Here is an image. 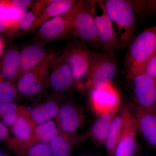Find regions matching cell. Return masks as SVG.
Here are the masks:
<instances>
[{
	"instance_id": "obj_1",
	"label": "cell",
	"mask_w": 156,
	"mask_h": 156,
	"mask_svg": "<svg viewBox=\"0 0 156 156\" xmlns=\"http://www.w3.org/2000/svg\"><path fill=\"white\" fill-rule=\"evenodd\" d=\"M109 18L111 20L119 46L129 41L134 30L136 14L129 1H102Z\"/></svg>"
},
{
	"instance_id": "obj_2",
	"label": "cell",
	"mask_w": 156,
	"mask_h": 156,
	"mask_svg": "<svg viewBox=\"0 0 156 156\" xmlns=\"http://www.w3.org/2000/svg\"><path fill=\"white\" fill-rule=\"evenodd\" d=\"M156 50V26L146 29L134 39L127 54L129 78L141 72L146 62Z\"/></svg>"
},
{
	"instance_id": "obj_3",
	"label": "cell",
	"mask_w": 156,
	"mask_h": 156,
	"mask_svg": "<svg viewBox=\"0 0 156 156\" xmlns=\"http://www.w3.org/2000/svg\"><path fill=\"white\" fill-rule=\"evenodd\" d=\"M94 53L80 47L67 48L62 54L74 80L76 89H90L91 71Z\"/></svg>"
},
{
	"instance_id": "obj_4",
	"label": "cell",
	"mask_w": 156,
	"mask_h": 156,
	"mask_svg": "<svg viewBox=\"0 0 156 156\" xmlns=\"http://www.w3.org/2000/svg\"><path fill=\"white\" fill-rule=\"evenodd\" d=\"M57 55L54 52H50L38 65L20 76L16 85L18 93L26 97L41 94L48 85L51 65Z\"/></svg>"
},
{
	"instance_id": "obj_5",
	"label": "cell",
	"mask_w": 156,
	"mask_h": 156,
	"mask_svg": "<svg viewBox=\"0 0 156 156\" xmlns=\"http://www.w3.org/2000/svg\"><path fill=\"white\" fill-rule=\"evenodd\" d=\"M87 8L94 19L96 33L101 47L106 53L118 48L119 43L111 20L109 18L102 1H86Z\"/></svg>"
},
{
	"instance_id": "obj_6",
	"label": "cell",
	"mask_w": 156,
	"mask_h": 156,
	"mask_svg": "<svg viewBox=\"0 0 156 156\" xmlns=\"http://www.w3.org/2000/svg\"><path fill=\"white\" fill-rule=\"evenodd\" d=\"M69 34L81 41L101 46L98 38L94 19L85 1H77Z\"/></svg>"
},
{
	"instance_id": "obj_7",
	"label": "cell",
	"mask_w": 156,
	"mask_h": 156,
	"mask_svg": "<svg viewBox=\"0 0 156 156\" xmlns=\"http://www.w3.org/2000/svg\"><path fill=\"white\" fill-rule=\"evenodd\" d=\"M75 11V5L69 11L49 20L36 31L37 43L46 44L59 41L69 34Z\"/></svg>"
},
{
	"instance_id": "obj_8",
	"label": "cell",
	"mask_w": 156,
	"mask_h": 156,
	"mask_svg": "<svg viewBox=\"0 0 156 156\" xmlns=\"http://www.w3.org/2000/svg\"><path fill=\"white\" fill-rule=\"evenodd\" d=\"M90 90V105L98 115L118 112L121 97L119 91L112 83L101 85Z\"/></svg>"
},
{
	"instance_id": "obj_9",
	"label": "cell",
	"mask_w": 156,
	"mask_h": 156,
	"mask_svg": "<svg viewBox=\"0 0 156 156\" xmlns=\"http://www.w3.org/2000/svg\"><path fill=\"white\" fill-rule=\"evenodd\" d=\"M48 84L54 92L53 95L61 98L76 89L72 74L62 54L57 55L53 62Z\"/></svg>"
},
{
	"instance_id": "obj_10",
	"label": "cell",
	"mask_w": 156,
	"mask_h": 156,
	"mask_svg": "<svg viewBox=\"0 0 156 156\" xmlns=\"http://www.w3.org/2000/svg\"><path fill=\"white\" fill-rule=\"evenodd\" d=\"M136 106L156 114V80L143 73L130 78Z\"/></svg>"
},
{
	"instance_id": "obj_11",
	"label": "cell",
	"mask_w": 156,
	"mask_h": 156,
	"mask_svg": "<svg viewBox=\"0 0 156 156\" xmlns=\"http://www.w3.org/2000/svg\"><path fill=\"white\" fill-rule=\"evenodd\" d=\"M86 116L81 107L72 101L60 104L55 118L59 131L70 136L77 137V131L85 122Z\"/></svg>"
},
{
	"instance_id": "obj_12",
	"label": "cell",
	"mask_w": 156,
	"mask_h": 156,
	"mask_svg": "<svg viewBox=\"0 0 156 156\" xmlns=\"http://www.w3.org/2000/svg\"><path fill=\"white\" fill-rule=\"evenodd\" d=\"M28 111L26 108L12 126L13 137L9 138L8 140L9 148L17 155L32 141L34 128L35 126L29 116Z\"/></svg>"
},
{
	"instance_id": "obj_13",
	"label": "cell",
	"mask_w": 156,
	"mask_h": 156,
	"mask_svg": "<svg viewBox=\"0 0 156 156\" xmlns=\"http://www.w3.org/2000/svg\"><path fill=\"white\" fill-rule=\"evenodd\" d=\"M117 69L111 54L94 53L90 89L112 83L116 74Z\"/></svg>"
},
{
	"instance_id": "obj_14",
	"label": "cell",
	"mask_w": 156,
	"mask_h": 156,
	"mask_svg": "<svg viewBox=\"0 0 156 156\" xmlns=\"http://www.w3.org/2000/svg\"><path fill=\"white\" fill-rule=\"evenodd\" d=\"M76 2L74 0H52L51 2L40 11L33 24L29 28L21 33L20 36L36 31L49 20L69 11Z\"/></svg>"
},
{
	"instance_id": "obj_15",
	"label": "cell",
	"mask_w": 156,
	"mask_h": 156,
	"mask_svg": "<svg viewBox=\"0 0 156 156\" xmlns=\"http://www.w3.org/2000/svg\"><path fill=\"white\" fill-rule=\"evenodd\" d=\"M133 114L131 109L126 107L115 116L105 145L108 156H113L117 143Z\"/></svg>"
},
{
	"instance_id": "obj_16",
	"label": "cell",
	"mask_w": 156,
	"mask_h": 156,
	"mask_svg": "<svg viewBox=\"0 0 156 156\" xmlns=\"http://www.w3.org/2000/svg\"><path fill=\"white\" fill-rule=\"evenodd\" d=\"M137 132L136 119L133 113L117 143L113 156H135L137 148Z\"/></svg>"
},
{
	"instance_id": "obj_17",
	"label": "cell",
	"mask_w": 156,
	"mask_h": 156,
	"mask_svg": "<svg viewBox=\"0 0 156 156\" xmlns=\"http://www.w3.org/2000/svg\"><path fill=\"white\" fill-rule=\"evenodd\" d=\"M137 130L144 139L156 147V114L135 105L133 109Z\"/></svg>"
},
{
	"instance_id": "obj_18",
	"label": "cell",
	"mask_w": 156,
	"mask_h": 156,
	"mask_svg": "<svg viewBox=\"0 0 156 156\" xmlns=\"http://www.w3.org/2000/svg\"><path fill=\"white\" fill-rule=\"evenodd\" d=\"M62 98L53 95L44 102L29 110V116L34 125L36 126L55 119L59 112L60 105L59 101Z\"/></svg>"
},
{
	"instance_id": "obj_19",
	"label": "cell",
	"mask_w": 156,
	"mask_h": 156,
	"mask_svg": "<svg viewBox=\"0 0 156 156\" xmlns=\"http://www.w3.org/2000/svg\"><path fill=\"white\" fill-rule=\"evenodd\" d=\"M45 46L44 44L36 43L23 48L20 53L18 79L23 74L38 65L48 56Z\"/></svg>"
},
{
	"instance_id": "obj_20",
	"label": "cell",
	"mask_w": 156,
	"mask_h": 156,
	"mask_svg": "<svg viewBox=\"0 0 156 156\" xmlns=\"http://www.w3.org/2000/svg\"><path fill=\"white\" fill-rule=\"evenodd\" d=\"M117 112L98 115L88 132L89 137L97 147L105 145L112 122Z\"/></svg>"
},
{
	"instance_id": "obj_21",
	"label": "cell",
	"mask_w": 156,
	"mask_h": 156,
	"mask_svg": "<svg viewBox=\"0 0 156 156\" xmlns=\"http://www.w3.org/2000/svg\"><path fill=\"white\" fill-rule=\"evenodd\" d=\"M87 137H89L88 132L74 137L59 131V134L49 144L52 156H70L73 147Z\"/></svg>"
},
{
	"instance_id": "obj_22",
	"label": "cell",
	"mask_w": 156,
	"mask_h": 156,
	"mask_svg": "<svg viewBox=\"0 0 156 156\" xmlns=\"http://www.w3.org/2000/svg\"><path fill=\"white\" fill-rule=\"evenodd\" d=\"M20 64V53L14 49L8 50L2 62V75L7 80L14 82L18 79Z\"/></svg>"
},
{
	"instance_id": "obj_23",
	"label": "cell",
	"mask_w": 156,
	"mask_h": 156,
	"mask_svg": "<svg viewBox=\"0 0 156 156\" xmlns=\"http://www.w3.org/2000/svg\"><path fill=\"white\" fill-rule=\"evenodd\" d=\"M0 79V103H13L18 94L17 86L14 82Z\"/></svg>"
},
{
	"instance_id": "obj_24",
	"label": "cell",
	"mask_w": 156,
	"mask_h": 156,
	"mask_svg": "<svg viewBox=\"0 0 156 156\" xmlns=\"http://www.w3.org/2000/svg\"><path fill=\"white\" fill-rule=\"evenodd\" d=\"M17 156H52V154L49 144L39 141L27 146Z\"/></svg>"
},
{
	"instance_id": "obj_25",
	"label": "cell",
	"mask_w": 156,
	"mask_h": 156,
	"mask_svg": "<svg viewBox=\"0 0 156 156\" xmlns=\"http://www.w3.org/2000/svg\"><path fill=\"white\" fill-rule=\"evenodd\" d=\"M129 1L138 16H156V0Z\"/></svg>"
},
{
	"instance_id": "obj_26",
	"label": "cell",
	"mask_w": 156,
	"mask_h": 156,
	"mask_svg": "<svg viewBox=\"0 0 156 156\" xmlns=\"http://www.w3.org/2000/svg\"><path fill=\"white\" fill-rule=\"evenodd\" d=\"M36 17V14L32 11L22 12L17 21L9 30V32L13 34L21 31L22 33L30 27Z\"/></svg>"
},
{
	"instance_id": "obj_27",
	"label": "cell",
	"mask_w": 156,
	"mask_h": 156,
	"mask_svg": "<svg viewBox=\"0 0 156 156\" xmlns=\"http://www.w3.org/2000/svg\"><path fill=\"white\" fill-rule=\"evenodd\" d=\"M57 127H58L57 123L53 120H49L42 124L36 125L34 128L33 137L30 144L38 142L39 137L46 131Z\"/></svg>"
},
{
	"instance_id": "obj_28",
	"label": "cell",
	"mask_w": 156,
	"mask_h": 156,
	"mask_svg": "<svg viewBox=\"0 0 156 156\" xmlns=\"http://www.w3.org/2000/svg\"><path fill=\"white\" fill-rule=\"evenodd\" d=\"M140 73H144L156 80V50L146 62Z\"/></svg>"
},
{
	"instance_id": "obj_29",
	"label": "cell",
	"mask_w": 156,
	"mask_h": 156,
	"mask_svg": "<svg viewBox=\"0 0 156 156\" xmlns=\"http://www.w3.org/2000/svg\"><path fill=\"white\" fill-rule=\"evenodd\" d=\"M26 108V107H25L21 106L20 108L17 110L5 115L1 119L2 120V122L6 127H9V126L12 127L17 121L18 117L24 111Z\"/></svg>"
},
{
	"instance_id": "obj_30",
	"label": "cell",
	"mask_w": 156,
	"mask_h": 156,
	"mask_svg": "<svg viewBox=\"0 0 156 156\" xmlns=\"http://www.w3.org/2000/svg\"><path fill=\"white\" fill-rule=\"evenodd\" d=\"M35 1L32 0H12L4 1L6 5L16 9H23L33 4Z\"/></svg>"
},
{
	"instance_id": "obj_31",
	"label": "cell",
	"mask_w": 156,
	"mask_h": 156,
	"mask_svg": "<svg viewBox=\"0 0 156 156\" xmlns=\"http://www.w3.org/2000/svg\"><path fill=\"white\" fill-rule=\"evenodd\" d=\"M59 130L58 127L50 129L46 131L39 137L38 142H41L46 144H50L51 140L54 139L59 134Z\"/></svg>"
},
{
	"instance_id": "obj_32",
	"label": "cell",
	"mask_w": 156,
	"mask_h": 156,
	"mask_svg": "<svg viewBox=\"0 0 156 156\" xmlns=\"http://www.w3.org/2000/svg\"><path fill=\"white\" fill-rule=\"evenodd\" d=\"M21 105L13 103H0V119L5 115L20 108Z\"/></svg>"
},
{
	"instance_id": "obj_33",
	"label": "cell",
	"mask_w": 156,
	"mask_h": 156,
	"mask_svg": "<svg viewBox=\"0 0 156 156\" xmlns=\"http://www.w3.org/2000/svg\"><path fill=\"white\" fill-rule=\"evenodd\" d=\"M9 138L8 128L0 121V140H8Z\"/></svg>"
},
{
	"instance_id": "obj_34",
	"label": "cell",
	"mask_w": 156,
	"mask_h": 156,
	"mask_svg": "<svg viewBox=\"0 0 156 156\" xmlns=\"http://www.w3.org/2000/svg\"><path fill=\"white\" fill-rule=\"evenodd\" d=\"M8 28H9V27L5 23L0 21V33L5 30L8 29Z\"/></svg>"
},
{
	"instance_id": "obj_35",
	"label": "cell",
	"mask_w": 156,
	"mask_h": 156,
	"mask_svg": "<svg viewBox=\"0 0 156 156\" xmlns=\"http://www.w3.org/2000/svg\"><path fill=\"white\" fill-rule=\"evenodd\" d=\"M3 48H4V44L2 39L0 37V56L2 53Z\"/></svg>"
},
{
	"instance_id": "obj_36",
	"label": "cell",
	"mask_w": 156,
	"mask_h": 156,
	"mask_svg": "<svg viewBox=\"0 0 156 156\" xmlns=\"http://www.w3.org/2000/svg\"><path fill=\"white\" fill-rule=\"evenodd\" d=\"M0 156H5L3 152H2L1 151H0Z\"/></svg>"
},
{
	"instance_id": "obj_37",
	"label": "cell",
	"mask_w": 156,
	"mask_h": 156,
	"mask_svg": "<svg viewBox=\"0 0 156 156\" xmlns=\"http://www.w3.org/2000/svg\"><path fill=\"white\" fill-rule=\"evenodd\" d=\"M78 156H91L88 155H87V154H82V155H79Z\"/></svg>"
},
{
	"instance_id": "obj_38",
	"label": "cell",
	"mask_w": 156,
	"mask_h": 156,
	"mask_svg": "<svg viewBox=\"0 0 156 156\" xmlns=\"http://www.w3.org/2000/svg\"><path fill=\"white\" fill-rule=\"evenodd\" d=\"M1 66H0V71H1ZM2 77H2V74H0V79H1V78H2Z\"/></svg>"
}]
</instances>
